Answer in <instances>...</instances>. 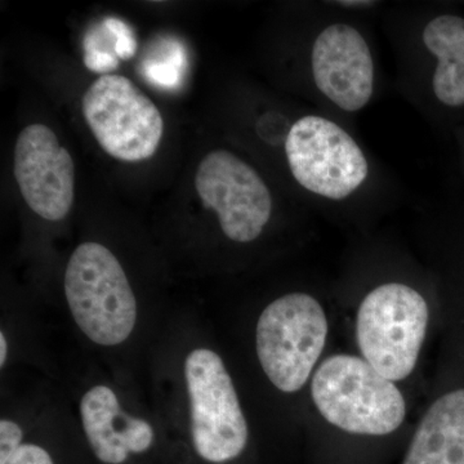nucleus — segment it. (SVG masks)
<instances>
[{
	"instance_id": "nucleus-1",
	"label": "nucleus",
	"mask_w": 464,
	"mask_h": 464,
	"mask_svg": "<svg viewBox=\"0 0 464 464\" xmlns=\"http://www.w3.org/2000/svg\"><path fill=\"white\" fill-rule=\"evenodd\" d=\"M311 393L329 423L353 435H389L405 420L398 387L362 357H328L314 375Z\"/></svg>"
},
{
	"instance_id": "nucleus-2",
	"label": "nucleus",
	"mask_w": 464,
	"mask_h": 464,
	"mask_svg": "<svg viewBox=\"0 0 464 464\" xmlns=\"http://www.w3.org/2000/svg\"><path fill=\"white\" fill-rule=\"evenodd\" d=\"M70 311L81 331L101 346L130 337L137 302L123 267L106 246L84 243L74 250L65 274Z\"/></svg>"
},
{
	"instance_id": "nucleus-3",
	"label": "nucleus",
	"mask_w": 464,
	"mask_h": 464,
	"mask_svg": "<svg viewBox=\"0 0 464 464\" xmlns=\"http://www.w3.org/2000/svg\"><path fill=\"white\" fill-rule=\"evenodd\" d=\"M429 319L426 299L411 286H377L357 314L356 337L362 356L387 380H405L417 364Z\"/></svg>"
},
{
	"instance_id": "nucleus-4",
	"label": "nucleus",
	"mask_w": 464,
	"mask_h": 464,
	"mask_svg": "<svg viewBox=\"0 0 464 464\" xmlns=\"http://www.w3.org/2000/svg\"><path fill=\"white\" fill-rule=\"evenodd\" d=\"M328 320L322 304L306 293L277 298L259 316L256 344L262 369L283 392L304 386L323 353Z\"/></svg>"
},
{
	"instance_id": "nucleus-5",
	"label": "nucleus",
	"mask_w": 464,
	"mask_h": 464,
	"mask_svg": "<svg viewBox=\"0 0 464 464\" xmlns=\"http://www.w3.org/2000/svg\"><path fill=\"white\" fill-rule=\"evenodd\" d=\"M290 173L304 190L326 200H344L369 176V161L356 140L322 115H304L285 137Z\"/></svg>"
},
{
	"instance_id": "nucleus-6",
	"label": "nucleus",
	"mask_w": 464,
	"mask_h": 464,
	"mask_svg": "<svg viewBox=\"0 0 464 464\" xmlns=\"http://www.w3.org/2000/svg\"><path fill=\"white\" fill-rule=\"evenodd\" d=\"M88 127L110 157L139 163L157 152L164 121L154 102L123 75H102L85 91Z\"/></svg>"
},
{
	"instance_id": "nucleus-7",
	"label": "nucleus",
	"mask_w": 464,
	"mask_h": 464,
	"mask_svg": "<svg viewBox=\"0 0 464 464\" xmlns=\"http://www.w3.org/2000/svg\"><path fill=\"white\" fill-rule=\"evenodd\" d=\"M185 377L197 453L212 463L239 457L248 442V426L221 357L207 348L192 351L186 359Z\"/></svg>"
},
{
	"instance_id": "nucleus-8",
	"label": "nucleus",
	"mask_w": 464,
	"mask_h": 464,
	"mask_svg": "<svg viewBox=\"0 0 464 464\" xmlns=\"http://www.w3.org/2000/svg\"><path fill=\"white\" fill-rule=\"evenodd\" d=\"M195 188L203 206L215 210L222 232L237 243L257 239L273 215L264 179L227 150H215L200 161Z\"/></svg>"
},
{
	"instance_id": "nucleus-9",
	"label": "nucleus",
	"mask_w": 464,
	"mask_h": 464,
	"mask_svg": "<svg viewBox=\"0 0 464 464\" xmlns=\"http://www.w3.org/2000/svg\"><path fill=\"white\" fill-rule=\"evenodd\" d=\"M14 179L34 213L57 222L74 203L75 166L47 125L32 124L21 130L14 146Z\"/></svg>"
},
{
	"instance_id": "nucleus-10",
	"label": "nucleus",
	"mask_w": 464,
	"mask_h": 464,
	"mask_svg": "<svg viewBox=\"0 0 464 464\" xmlns=\"http://www.w3.org/2000/svg\"><path fill=\"white\" fill-rule=\"evenodd\" d=\"M311 72L316 90L342 111H360L373 97V53L365 36L350 24H331L317 34Z\"/></svg>"
},
{
	"instance_id": "nucleus-11",
	"label": "nucleus",
	"mask_w": 464,
	"mask_h": 464,
	"mask_svg": "<svg viewBox=\"0 0 464 464\" xmlns=\"http://www.w3.org/2000/svg\"><path fill=\"white\" fill-rule=\"evenodd\" d=\"M81 415L92 450L102 463H124L128 454L145 453L154 441L150 423L125 414L109 387L88 391L81 401Z\"/></svg>"
},
{
	"instance_id": "nucleus-12",
	"label": "nucleus",
	"mask_w": 464,
	"mask_h": 464,
	"mask_svg": "<svg viewBox=\"0 0 464 464\" xmlns=\"http://www.w3.org/2000/svg\"><path fill=\"white\" fill-rule=\"evenodd\" d=\"M402 464H464V387L433 402Z\"/></svg>"
},
{
	"instance_id": "nucleus-13",
	"label": "nucleus",
	"mask_w": 464,
	"mask_h": 464,
	"mask_svg": "<svg viewBox=\"0 0 464 464\" xmlns=\"http://www.w3.org/2000/svg\"><path fill=\"white\" fill-rule=\"evenodd\" d=\"M422 42L435 61L433 96L444 108L464 109V17L442 14L431 18L423 27Z\"/></svg>"
},
{
	"instance_id": "nucleus-14",
	"label": "nucleus",
	"mask_w": 464,
	"mask_h": 464,
	"mask_svg": "<svg viewBox=\"0 0 464 464\" xmlns=\"http://www.w3.org/2000/svg\"><path fill=\"white\" fill-rule=\"evenodd\" d=\"M116 47V34L105 20L100 25L92 27L83 43L84 63L87 69L103 75L114 72L121 63Z\"/></svg>"
},
{
	"instance_id": "nucleus-15",
	"label": "nucleus",
	"mask_w": 464,
	"mask_h": 464,
	"mask_svg": "<svg viewBox=\"0 0 464 464\" xmlns=\"http://www.w3.org/2000/svg\"><path fill=\"white\" fill-rule=\"evenodd\" d=\"M185 58H179V60L163 61V63H148L143 67L146 78L151 83L159 85V87L174 88L179 84L181 79V69Z\"/></svg>"
},
{
	"instance_id": "nucleus-16",
	"label": "nucleus",
	"mask_w": 464,
	"mask_h": 464,
	"mask_svg": "<svg viewBox=\"0 0 464 464\" xmlns=\"http://www.w3.org/2000/svg\"><path fill=\"white\" fill-rule=\"evenodd\" d=\"M23 436V430L17 423L2 420L0 422V464H5L16 453L23 445L21 444Z\"/></svg>"
},
{
	"instance_id": "nucleus-17",
	"label": "nucleus",
	"mask_w": 464,
	"mask_h": 464,
	"mask_svg": "<svg viewBox=\"0 0 464 464\" xmlns=\"http://www.w3.org/2000/svg\"><path fill=\"white\" fill-rule=\"evenodd\" d=\"M106 24L116 34V39H118V56L121 60H130L134 56L137 51V41L136 36L127 24L124 21L119 20L116 17L105 18Z\"/></svg>"
},
{
	"instance_id": "nucleus-18",
	"label": "nucleus",
	"mask_w": 464,
	"mask_h": 464,
	"mask_svg": "<svg viewBox=\"0 0 464 464\" xmlns=\"http://www.w3.org/2000/svg\"><path fill=\"white\" fill-rule=\"evenodd\" d=\"M5 464H54L44 449L34 444L21 445L20 449Z\"/></svg>"
},
{
	"instance_id": "nucleus-19",
	"label": "nucleus",
	"mask_w": 464,
	"mask_h": 464,
	"mask_svg": "<svg viewBox=\"0 0 464 464\" xmlns=\"http://www.w3.org/2000/svg\"><path fill=\"white\" fill-rule=\"evenodd\" d=\"M331 5H335L337 7L347 8V9H368L372 7H375L378 5L377 2H366V0H362V2H353V0H348V2H333Z\"/></svg>"
},
{
	"instance_id": "nucleus-20",
	"label": "nucleus",
	"mask_w": 464,
	"mask_h": 464,
	"mask_svg": "<svg viewBox=\"0 0 464 464\" xmlns=\"http://www.w3.org/2000/svg\"><path fill=\"white\" fill-rule=\"evenodd\" d=\"M5 359H7V341L5 334L0 333V365H5Z\"/></svg>"
}]
</instances>
